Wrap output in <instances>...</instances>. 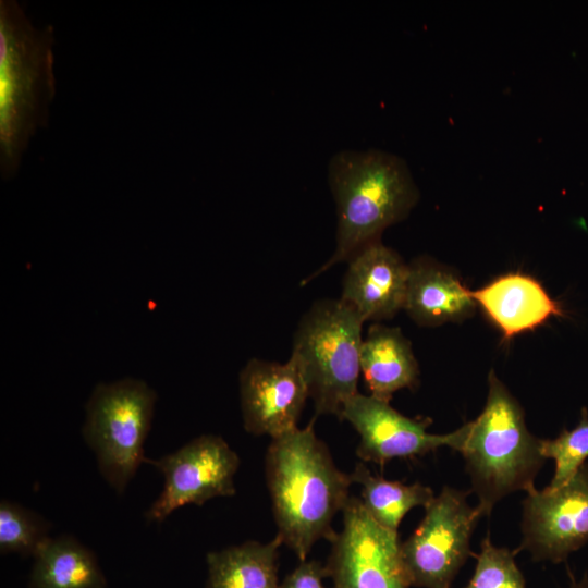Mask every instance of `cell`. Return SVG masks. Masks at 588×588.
<instances>
[{
  "label": "cell",
  "mask_w": 588,
  "mask_h": 588,
  "mask_svg": "<svg viewBox=\"0 0 588 588\" xmlns=\"http://www.w3.org/2000/svg\"><path fill=\"white\" fill-rule=\"evenodd\" d=\"M315 420L271 439L265 460L277 537L299 561L318 540L334 538L333 518L345 507L353 483L317 437Z\"/></svg>",
  "instance_id": "1"
},
{
  "label": "cell",
  "mask_w": 588,
  "mask_h": 588,
  "mask_svg": "<svg viewBox=\"0 0 588 588\" xmlns=\"http://www.w3.org/2000/svg\"><path fill=\"white\" fill-rule=\"evenodd\" d=\"M328 184L335 204V248L301 285L380 240L382 232L404 220L419 199L405 160L378 149L335 152L328 162Z\"/></svg>",
  "instance_id": "2"
},
{
  "label": "cell",
  "mask_w": 588,
  "mask_h": 588,
  "mask_svg": "<svg viewBox=\"0 0 588 588\" xmlns=\"http://www.w3.org/2000/svg\"><path fill=\"white\" fill-rule=\"evenodd\" d=\"M54 32L36 28L14 0L0 1V172L12 179L56 95Z\"/></svg>",
  "instance_id": "3"
},
{
  "label": "cell",
  "mask_w": 588,
  "mask_h": 588,
  "mask_svg": "<svg viewBox=\"0 0 588 588\" xmlns=\"http://www.w3.org/2000/svg\"><path fill=\"white\" fill-rule=\"evenodd\" d=\"M460 428L457 452L465 461L482 516L490 515L509 494L535 488L546 461L541 439L529 432L523 408L493 371L482 412Z\"/></svg>",
  "instance_id": "4"
},
{
  "label": "cell",
  "mask_w": 588,
  "mask_h": 588,
  "mask_svg": "<svg viewBox=\"0 0 588 588\" xmlns=\"http://www.w3.org/2000/svg\"><path fill=\"white\" fill-rule=\"evenodd\" d=\"M363 324L341 298L316 301L301 318L290 358L305 377L316 417L339 418L346 401L358 393Z\"/></svg>",
  "instance_id": "5"
},
{
  "label": "cell",
  "mask_w": 588,
  "mask_h": 588,
  "mask_svg": "<svg viewBox=\"0 0 588 588\" xmlns=\"http://www.w3.org/2000/svg\"><path fill=\"white\" fill-rule=\"evenodd\" d=\"M156 402V391L145 381L126 377L98 383L85 404L82 437L100 475L119 495L145 463Z\"/></svg>",
  "instance_id": "6"
},
{
  "label": "cell",
  "mask_w": 588,
  "mask_h": 588,
  "mask_svg": "<svg viewBox=\"0 0 588 588\" xmlns=\"http://www.w3.org/2000/svg\"><path fill=\"white\" fill-rule=\"evenodd\" d=\"M468 492L443 487L425 506V516L401 542L403 568L411 587L451 588L470 551L474 529L482 516L469 505Z\"/></svg>",
  "instance_id": "7"
},
{
  "label": "cell",
  "mask_w": 588,
  "mask_h": 588,
  "mask_svg": "<svg viewBox=\"0 0 588 588\" xmlns=\"http://www.w3.org/2000/svg\"><path fill=\"white\" fill-rule=\"evenodd\" d=\"M145 463L164 478L162 491L145 512L148 523H162L184 505L200 506L236 492L234 476L241 460L220 436L201 434L160 458L146 457Z\"/></svg>",
  "instance_id": "8"
},
{
  "label": "cell",
  "mask_w": 588,
  "mask_h": 588,
  "mask_svg": "<svg viewBox=\"0 0 588 588\" xmlns=\"http://www.w3.org/2000/svg\"><path fill=\"white\" fill-rule=\"evenodd\" d=\"M342 513L326 564L331 588H411L399 534L376 523L359 498L350 497Z\"/></svg>",
  "instance_id": "9"
},
{
  "label": "cell",
  "mask_w": 588,
  "mask_h": 588,
  "mask_svg": "<svg viewBox=\"0 0 588 588\" xmlns=\"http://www.w3.org/2000/svg\"><path fill=\"white\" fill-rule=\"evenodd\" d=\"M522 541L535 561L561 563L588 542V464L560 488L526 492Z\"/></svg>",
  "instance_id": "10"
},
{
  "label": "cell",
  "mask_w": 588,
  "mask_h": 588,
  "mask_svg": "<svg viewBox=\"0 0 588 588\" xmlns=\"http://www.w3.org/2000/svg\"><path fill=\"white\" fill-rule=\"evenodd\" d=\"M340 420L347 421L358 433L356 455L364 462L382 465L393 458H413L441 446L458 450L462 432L432 434L428 419L409 418L390 402L356 393L343 405Z\"/></svg>",
  "instance_id": "11"
},
{
  "label": "cell",
  "mask_w": 588,
  "mask_h": 588,
  "mask_svg": "<svg viewBox=\"0 0 588 588\" xmlns=\"http://www.w3.org/2000/svg\"><path fill=\"white\" fill-rule=\"evenodd\" d=\"M238 390L245 431L271 439L298 428L309 397L305 377L292 358L285 363L249 359L240 372Z\"/></svg>",
  "instance_id": "12"
},
{
  "label": "cell",
  "mask_w": 588,
  "mask_h": 588,
  "mask_svg": "<svg viewBox=\"0 0 588 588\" xmlns=\"http://www.w3.org/2000/svg\"><path fill=\"white\" fill-rule=\"evenodd\" d=\"M340 298L362 319L378 323L404 309L409 265L380 240L357 252L347 262Z\"/></svg>",
  "instance_id": "13"
},
{
  "label": "cell",
  "mask_w": 588,
  "mask_h": 588,
  "mask_svg": "<svg viewBox=\"0 0 588 588\" xmlns=\"http://www.w3.org/2000/svg\"><path fill=\"white\" fill-rule=\"evenodd\" d=\"M471 295L506 339L563 314L538 281L520 273L502 275Z\"/></svg>",
  "instance_id": "14"
},
{
  "label": "cell",
  "mask_w": 588,
  "mask_h": 588,
  "mask_svg": "<svg viewBox=\"0 0 588 588\" xmlns=\"http://www.w3.org/2000/svg\"><path fill=\"white\" fill-rule=\"evenodd\" d=\"M476 306L471 292L448 270L419 258L409 265L404 310L420 326H438L469 316Z\"/></svg>",
  "instance_id": "15"
},
{
  "label": "cell",
  "mask_w": 588,
  "mask_h": 588,
  "mask_svg": "<svg viewBox=\"0 0 588 588\" xmlns=\"http://www.w3.org/2000/svg\"><path fill=\"white\" fill-rule=\"evenodd\" d=\"M360 373L369 395L390 402L402 389H414L419 369L409 341L399 328L373 323L363 339Z\"/></svg>",
  "instance_id": "16"
},
{
  "label": "cell",
  "mask_w": 588,
  "mask_h": 588,
  "mask_svg": "<svg viewBox=\"0 0 588 588\" xmlns=\"http://www.w3.org/2000/svg\"><path fill=\"white\" fill-rule=\"evenodd\" d=\"M281 546L275 536L267 543L247 540L208 552L205 588H278Z\"/></svg>",
  "instance_id": "17"
},
{
  "label": "cell",
  "mask_w": 588,
  "mask_h": 588,
  "mask_svg": "<svg viewBox=\"0 0 588 588\" xmlns=\"http://www.w3.org/2000/svg\"><path fill=\"white\" fill-rule=\"evenodd\" d=\"M95 553L71 535L50 537L34 556L28 588H106Z\"/></svg>",
  "instance_id": "18"
},
{
  "label": "cell",
  "mask_w": 588,
  "mask_h": 588,
  "mask_svg": "<svg viewBox=\"0 0 588 588\" xmlns=\"http://www.w3.org/2000/svg\"><path fill=\"white\" fill-rule=\"evenodd\" d=\"M360 486V502L376 523L397 532L404 516L414 507L427 506L434 498L430 487L419 482L405 485L373 475L359 462L351 474Z\"/></svg>",
  "instance_id": "19"
},
{
  "label": "cell",
  "mask_w": 588,
  "mask_h": 588,
  "mask_svg": "<svg viewBox=\"0 0 588 588\" xmlns=\"http://www.w3.org/2000/svg\"><path fill=\"white\" fill-rule=\"evenodd\" d=\"M51 524L40 514L2 499L0 502V552L35 556L50 538Z\"/></svg>",
  "instance_id": "20"
},
{
  "label": "cell",
  "mask_w": 588,
  "mask_h": 588,
  "mask_svg": "<svg viewBox=\"0 0 588 588\" xmlns=\"http://www.w3.org/2000/svg\"><path fill=\"white\" fill-rule=\"evenodd\" d=\"M541 454L554 461V474L549 488H560L568 482L588 458V413L581 411L578 425L564 429L555 439H541Z\"/></svg>",
  "instance_id": "21"
},
{
  "label": "cell",
  "mask_w": 588,
  "mask_h": 588,
  "mask_svg": "<svg viewBox=\"0 0 588 588\" xmlns=\"http://www.w3.org/2000/svg\"><path fill=\"white\" fill-rule=\"evenodd\" d=\"M516 553V550L494 546L487 536L476 558L473 576L463 588H526L524 575L515 561Z\"/></svg>",
  "instance_id": "22"
},
{
  "label": "cell",
  "mask_w": 588,
  "mask_h": 588,
  "mask_svg": "<svg viewBox=\"0 0 588 588\" xmlns=\"http://www.w3.org/2000/svg\"><path fill=\"white\" fill-rule=\"evenodd\" d=\"M326 565L316 560H304L279 584L278 588H331L324 585Z\"/></svg>",
  "instance_id": "23"
},
{
  "label": "cell",
  "mask_w": 588,
  "mask_h": 588,
  "mask_svg": "<svg viewBox=\"0 0 588 588\" xmlns=\"http://www.w3.org/2000/svg\"><path fill=\"white\" fill-rule=\"evenodd\" d=\"M566 588H588V576L585 575L581 579H573Z\"/></svg>",
  "instance_id": "24"
}]
</instances>
